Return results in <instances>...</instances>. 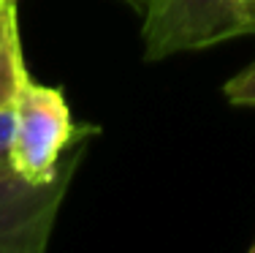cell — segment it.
<instances>
[{
    "label": "cell",
    "instance_id": "cell-1",
    "mask_svg": "<svg viewBox=\"0 0 255 253\" xmlns=\"http://www.w3.org/2000/svg\"><path fill=\"white\" fill-rule=\"evenodd\" d=\"M255 35V0H149L144 16L147 60L196 52Z\"/></svg>",
    "mask_w": 255,
    "mask_h": 253
},
{
    "label": "cell",
    "instance_id": "cell-2",
    "mask_svg": "<svg viewBox=\"0 0 255 253\" xmlns=\"http://www.w3.org/2000/svg\"><path fill=\"white\" fill-rule=\"evenodd\" d=\"M84 131L74 147L65 150L57 174L46 183H33L16 169L0 172V253H44L57 221L60 204L68 194L76 164L87 147Z\"/></svg>",
    "mask_w": 255,
    "mask_h": 253
},
{
    "label": "cell",
    "instance_id": "cell-3",
    "mask_svg": "<svg viewBox=\"0 0 255 253\" xmlns=\"http://www.w3.org/2000/svg\"><path fill=\"white\" fill-rule=\"evenodd\" d=\"M84 131L74 128L60 90L27 79L14 101V169L33 183H46L57 174L65 150Z\"/></svg>",
    "mask_w": 255,
    "mask_h": 253
},
{
    "label": "cell",
    "instance_id": "cell-4",
    "mask_svg": "<svg viewBox=\"0 0 255 253\" xmlns=\"http://www.w3.org/2000/svg\"><path fill=\"white\" fill-rule=\"evenodd\" d=\"M30 79L22 57L16 0H0V109L14 106L22 84Z\"/></svg>",
    "mask_w": 255,
    "mask_h": 253
},
{
    "label": "cell",
    "instance_id": "cell-5",
    "mask_svg": "<svg viewBox=\"0 0 255 253\" xmlns=\"http://www.w3.org/2000/svg\"><path fill=\"white\" fill-rule=\"evenodd\" d=\"M226 98L234 106H255V60L226 82Z\"/></svg>",
    "mask_w": 255,
    "mask_h": 253
},
{
    "label": "cell",
    "instance_id": "cell-6",
    "mask_svg": "<svg viewBox=\"0 0 255 253\" xmlns=\"http://www.w3.org/2000/svg\"><path fill=\"white\" fill-rule=\"evenodd\" d=\"M14 169V106L0 109V172Z\"/></svg>",
    "mask_w": 255,
    "mask_h": 253
},
{
    "label": "cell",
    "instance_id": "cell-7",
    "mask_svg": "<svg viewBox=\"0 0 255 253\" xmlns=\"http://www.w3.org/2000/svg\"><path fill=\"white\" fill-rule=\"evenodd\" d=\"M250 253H255V240H253V243H250Z\"/></svg>",
    "mask_w": 255,
    "mask_h": 253
}]
</instances>
